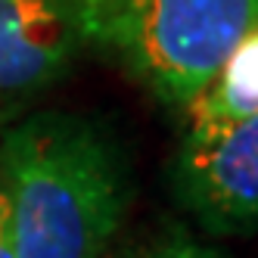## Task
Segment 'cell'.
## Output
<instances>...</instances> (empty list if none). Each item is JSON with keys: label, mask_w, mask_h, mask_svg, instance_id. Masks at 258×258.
Returning <instances> with one entry per match:
<instances>
[{"label": "cell", "mask_w": 258, "mask_h": 258, "mask_svg": "<svg viewBox=\"0 0 258 258\" xmlns=\"http://www.w3.org/2000/svg\"><path fill=\"white\" fill-rule=\"evenodd\" d=\"M84 47L183 112L258 25V0H78Z\"/></svg>", "instance_id": "obj_2"}, {"label": "cell", "mask_w": 258, "mask_h": 258, "mask_svg": "<svg viewBox=\"0 0 258 258\" xmlns=\"http://www.w3.org/2000/svg\"><path fill=\"white\" fill-rule=\"evenodd\" d=\"M16 258H103L131 206L115 134L78 112H34L0 143Z\"/></svg>", "instance_id": "obj_1"}, {"label": "cell", "mask_w": 258, "mask_h": 258, "mask_svg": "<svg viewBox=\"0 0 258 258\" xmlns=\"http://www.w3.org/2000/svg\"><path fill=\"white\" fill-rule=\"evenodd\" d=\"M255 112H258V25L230 50V56L215 72V78L199 90L196 100L180 115L187 127H196Z\"/></svg>", "instance_id": "obj_5"}, {"label": "cell", "mask_w": 258, "mask_h": 258, "mask_svg": "<svg viewBox=\"0 0 258 258\" xmlns=\"http://www.w3.org/2000/svg\"><path fill=\"white\" fill-rule=\"evenodd\" d=\"M0 258H16L13 224H10V196H7L4 180H0Z\"/></svg>", "instance_id": "obj_7"}, {"label": "cell", "mask_w": 258, "mask_h": 258, "mask_svg": "<svg viewBox=\"0 0 258 258\" xmlns=\"http://www.w3.org/2000/svg\"><path fill=\"white\" fill-rule=\"evenodd\" d=\"M81 47L78 0H0V94L50 87Z\"/></svg>", "instance_id": "obj_4"}, {"label": "cell", "mask_w": 258, "mask_h": 258, "mask_svg": "<svg viewBox=\"0 0 258 258\" xmlns=\"http://www.w3.org/2000/svg\"><path fill=\"white\" fill-rule=\"evenodd\" d=\"M168 180L180 209L209 233L258 230V112L187 127Z\"/></svg>", "instance_id": "obj_3"}, {"label": "cell", "mask_w": 258, "mask_h": 258, "mask_svg": "<svg viewBox=\"0 0 258 258\" xmlns=\"http://www.w3.org/2000/svg\"><path fill=\"white\" fill-rule=\"evenodd\" d=\"M124 258H227V255L221 249L199 243L193 236L174 233V236H165V239H156V243H146L134 252H127Z\"/></svg>", "instance_id": "obj_6"}]
</instances>
